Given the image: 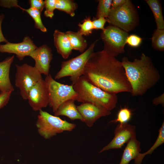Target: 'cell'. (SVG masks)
<instances>
[{
    "instance_id": "cell-1",
    "label": "cell",
    "mask_w": 164,
    "mask_h": 164,
    "mask_svg": "<svg viewBox=\"0 0 164 164\" xmlns=\"http://www.w3.org/2000/svg\"><path fill=\"white\" fill-rule=\"evenodd\" d=\"M83 76L92 84L109 93L117 94L131 91L121 62L103 50L91 55Z\"/></svg>"
},
{
    "instance_id": "cell-2",
    "label": "cell",
    "mask_w": 164,
    "mask_h": 164,
    "mask_svg": "<svg viewBox=\"0 0 164 164\" xmlns=\"http://www.w3.org/2000/svg\"><path fill=\"white\" fill-rule=\"evenodd\" d=\"M131 87L132 96L144 94L160 78V74L150 57L142 53L139 59L131 61L123 57L121 61Z\"/></svg>"
},
{
    "instance_id": "cell-3",
    "label": "cell",
    "mask_w": 164,
    "mask_h": 164,
    "mask_svg": "<svg viewBox=\"0 0 164 164\" xmlns=\"http://www.w3.org/2000/svg\"><path fill=\"white\" fill-rule=\"evenodd\" d=\"M77 94L76 101L102 106L111 111L118 102L116 94L106 92L90 83L83 75L73 85Z\"/></svg>"
},
{
    "instance_id": "cell-4",
    "label": "cell",
    "mask_w": 164,
    "mask_h": 164,
    "mask_svg": "<svg viewBox=\"0 0 164 164\" xmlns=\"http://www.w3.org/2000/svg\"><path fill=\"white\" fill-rule=\"evenodd\" d=\"M36 126L39 135L46 139L64 131H71L76 127L75 124L63 120L42 109L39 111Z\"/></svg>"
},
{
    "instance_id": "cell-5",
    "label": "cell",
    "mask_w": 164,
    "mask_h": 164,
    "mask_svg": "<svg viewBox=\"0 0 164 164\" xmlns=\"http://www.w3.org/2000/svg\"><path fill=\"white\" fill-rule=\"evenodd\" d=\"M107 19L109 25L128 32L135 28L138 21L136 10L129 0L117 8L111 9Z\"/></svg>"
},
{
    "instance_id": "cell-6",
    "label": "cell",
    "mask_w": 164,
    "mask_h": 164,
    "mask_svg": "<svg viewBox=\"0 0 164 164\" xmlns=\"http://www.w3.org/2000/svg\"><path fill=\"white\" fill-rule=\"evenodd\" d=\"M97 40L92 43L89 47L81 54L68 60L61 62V69L55 76V79L70 77L72 85L74 84L83 75L85 66L91 55Z\"/></svg>"
},
{
    "instance_id": "cell-7",
    "label": "cell",
    "mask_w": 164,
    "mask_h": 164,
    "mask_svg": "<svg viewBox=\"0 0 164 164\" xmlns=\"http://www.w3.org/2000/svg\"><path fill=\"white\" fill-rule=\"evenodd\" d=\"M44 80L49 95L48 105L52 108L54 113L65 101L70 99L76 101L77 95L72 85H68L59 83L54 79L49 74L46 76Z\"/></svg>"
},
{
    "instance_id": "cell-8",
    "label": "cell",
    "mask_w": 164,
    "mask_h": 164,
    "mask_svg": "<svg viewBox=\"0 0 164 164\" xmlns=\"http://www.w3.org/2000/svg\"><path fill=\"white\" fill-rule=\"evenodd\" d=\"M128 35V32L109 25L101 34V38L104 44L103 50L115 57L124 53Z\"/></svg>"
},
{
    "instance_id": "cell-9",
    "label": "cell",
    "mask_w": 164,
    "mask_h": 164,
    "mask_svg": "<svg viewBox=\"0 0 164 164\" xmlns=\"http://www.w3.org/2000/svg\"><path fill=\"white\" fill-rule=\"evenodd\" d=\"M15 75V85L20 90L24 100H27L29 90L42 78L41 74L34 67L26 63L21 65L17 64Z\"/></svg>"
},
{
    "instance_id": "cell-10",
    "label": "cell",
    "mask_w": 164,
    "mask_h": 164,
    "mask_svg": "<svg viewBox=\"0 0 164 164\" xmlns=\"http://www.w3.org/2000/svg\"><path fill=\"white\" fill-rule=\"evenodd\" d=\"M114 136L111 142L99 152L110 149H119L131 139L136 137V127L127 123L118 124L114 131Z\"/></svg>"
},
{
    "instance_id": "cell-11",
    "label": "cell",
    "mask_w": 164,
    "mask_h": 164,
    "mask_svg": "<svg viewBox=\"0 0 164 164\" xmlns=\"http://www.w3.org/2000/svg\"><path fill=\"white\" fill-rule=\"evenodd\" d=\"M27 100L32 110L39 111L49 104V98L45 82L43 79L38 81L29 90Z\"/></svg>"
},
{
    "instance_id": "cell-12",
    "label": "cell",
    "mask_w": 164,
    "mask_h": 164,
    "mask_svg": "<svg viewBox=\"0 0 164 164\" xmlns=\"http://www.w3.org/2000/svg\"><path fill=\"white\" fill-rule=\"evenodd\" d=\"M77 109L82 116L83 122L89 127L102 117L111 114V111L100 105L91 103H84L77 106Z\"/></svg>"
},
{
    "instance_id": "cell-13",
    "label": "cell",
    "mask_w": 164,
    "mask_h": 164,
    "mask_svg": "<svg viewBox=\"0 0 164 164\" xmlns=\"http://www.w3.org/2000/svg\"><path fill=\"white\" fill-rule=\"evenodd\" d=\"M37 47L32 39L26 36L21 42L14 43L8 42L0 45V52L15 54L19 60H22Z\"/></svg>"
},
{
    "instance_id": "cell-14",
    "label": "cell",
    "mask_w": 164,
    "mask_h": 164,
    "mask_svg": "<svg viewBox=\"0 0 164 164\" xmlns=\"http://www.w3.org/2000/svg\"><path fill=\"white\" fill-rule=\"evenodd\" d=\"M35 62L34 67L42 74H49L50 63L53 59L52 50L46 44L34 50L29 55Z\"/></svg>"
},
{
    "instance_id": "cell-15",
    "label": "cell",
    "mask_w": 164,
    "mask_h": 164,
    "mask_svg": "<svg viewBox=\"0 0 164 164\" xmlns=\"http://www.w3.org/2000/svg\"><path fill=\"white\" fill-rule=\"evenodd\" d=\"M14 58V55L7 57L0 62V92H13L14 88L9 78V72L11 65Z\"/></svg>"
},
{
    "instance_id": "cell-16",
    "label": "cell",
    "mask_w": 164,
    "mask_h": 164,
    "mask_svg": "<svg viewBox=\"0 0 164 164\" xmlns=\"http://www.w3.org/2000/svg\"><path fill=\"white\" fill-rule=\"evenodd\" d=\"M53 36L54 45L57 53L64 59H67L72 53V50L65 33L56 29Z\"/></svg>"
},
{
    "instance_id": "cell-17",
    "label": "cell",
    "mask_w": 164,
    "mask_h": 164,
    "mask_svg": "<svg viewBox=\"0 0 164 164\" xmlns=\"http://www.w3.org/2000/svg\"><path fill=\"white\" fill-rule=\"evenodd\" d=\"M75 101L74 100L70 99L62 103L54 112V115L58 117L65 116L72 120L78 119L83 122V119L74 103Z\"/></svg>"
},
{
    "instance_id": "cell-18",
    "label": "cell",
    "mask_w": 164,
    "mask_h": 164,
    "mask_svg": "<svg viewBox=\"0 0 164 164\" xmlns=\"http://www.w3.org/2000/svg\"><path fill=\"white\" fill-rule=\"evenodd\" d=\"M140 142L136 137L131 139L127 143L119 164H129L132 160L135 161L138 158L141 150Z\"/></svg>"
},
{
    "instance_id": "cell-19",
    "label": "cell",
    "mask_w": 164,
    "mask_h": 164,
    "mask_svg": "<svg viewBox=\"0 0 164 164\" xmlns=\"http://www.w3.org/2000/svg\"><path fill=\"white\" fill-rule=\"evenodd\" d=\"M65 33L68 38L72 50H78L82 53L86 50L87 43L83 36L77 32L68 31Z\"/></svg>"
},
{
    "instance_id": "cell-20",
    "label": "cell",
    "mask_w": 164,
    "mask_h": 164,
    "mask_svg": "<svg viewBox=\"0 0 164 164\" xmlns=\"http://www.w3.org/2000/svg\"><path fill=\"white\" fill-rule=\"evenodd\" d=\"M145 1L152 12L157 29H164V20L160 2L158 0H146Z\"/></svg>"
},
{
    "instance_id": "cell-21",
    "label": "cell",
    "mask_w": 164,
    "mask_h": 164,
    "mask_svg": "<svg viewBox=\"0 0 164 164\" xmlns=\"http://www.w3.org/2000/svg\"><path fill=\"white\" fill-rule=\"evenodd\" d=\"M56 9L64 12L71 17L75 15L77 9V3L72 0H56Z\"/></svg>"
},
{
    "instance_id": "cell-22",
    "label": "cell",
    "mask_w": 164,
    "mask_h": 164,
    "mask_svg": "<svg viewBox=\"0 0 164 164\" xmlns=\"http://www.w3.org/2000/svg\"><path fill=\"white\" fill-rule=\"evenodd\" d=\"M164 142V123H162V125L159 130V133L158 137L153 145L146 152L143 153H140L137 159L134 161L135 164H141L144 157L147 155L151 154L153 151L159 146Z\"/></svg>"
},
{
    "instance_id": "cell-23",
    "label": "cell",
    "mask_w": 164,
    "mask_h": 164,
    "mask_svg": "<svg viewBox=\"0 0 164 164\" xmlns=\"http://www.w3.org/2000/svg\"><path fill=\"white\" fill-rule=\"evenodd\" d=\"M152 46L156 50H164V29H157L154 32L152 38Z\"/></svg>"
},
{
    "instance_id": "cell-24",
    "label": "cell",
    "mask_w": 164,
    "mask_h": 164,
    "mask_svg": "<svg viewBox=\"0 0 164 164\" xmlns=\"http://www.w3.org/2000/svg\"><path fill=\"white\" fill-rule=\"evenodd\" d=\"M22 11L27 12L32 18L34 21L36 28L43 32L47 31V29L42 21L40 12L34 8L30 7L26 9L23 8Z\"/></svg>"
},
{
    "instance_id": "cell-25",
    "label": "cell",
    "mask_w": 164,
    "mask_h": 164,
    "mask_svg": "<svg viewBox=\"0 0 164 164\" xmlns=\"http://www.w3.org/2000/svg\"><path fill=\"white\" fill-rule=\"evenodd\" d=\"M112 0H100L97 7L95 18H107L111 9Z\"/></svg>"
},
{
    "instance_id": "cell-26",
    "label": "cell",
    "mask_w": 164,
    "mask_h": 164,
    "mask_svg": "<svg viewBox=\"0 0 164 164\" xmlns=\"http://www.w3.org/2000/svg\"><path fill=\"white\" fill-rule=\"evenodd\" d=\"M79 28L77 32L82 36H88L91 34L94 29L92 20L90 16L87 17L78 24Z\"/></svg>"
},
{
    "instance_id": "cell-27",
    "label": "cell",
    "mask_w": 164,
    "mask_h": 164,
    "mask_svg": "<svg viewBox=\"0 0 164 164\" xmlns=\"http://www.w3.org/2000/svg\"><path fill=\"white\" fill-rule=\"evenodd\" d=\"M132 115L131 110L126 107L121 108L119 111L115 119L110 122H118L120 124L127 123L131 118Z\"/></svg>"
},
{
    "instance_id": "cell-28",
    "label": "cell",
    "mask_w": 164,
    "mask_h": 164,
    "mask_svg": "<svg viewBox=\"0 0 164 164\" xmlns=\"http://www.w3.org/2000/svg\"><path fill=\"white\" fill-rule=\"evenodd\" d=\"M45 10L44 15L52 19L54 15V11L56 9V0H46L44 1Z\"/></svg>"
},
{
    "instance_id": "cell-29",
    "label": "cell",
    "mask_w": 164,
    "mask_h": 164,
    "mask_svg": "<svg viewBox=\"0 0 164 164\" xmlns=\"http://www.w3.org/2000/svg\"><path fill=\"white\" fill-rule=\"evenodd\" d=\"M142 39L135 34L128 35L127 38L126 43L133 48L138 47L141 44Z\"/></svg>"
},
{
    "instance_id": "cell-30",
    "label": "cell",
    "mask_w": 164,
    "mask_h": 164,
    "mask_svg": "<svg viewBox=\"0 0 164 164\" xmlns=\"http://www.w3.org/2000/svg\"><path fill=\"white\" fill-rule=\"evenodd\" d=\"M92 21L94 29H101L104 30L105 28L104 26L106 22H107V18L103 17H99L93 18Z\"/></svg>"
},
{
    "instance_id": "cell-31",
    "label": "cell",
    "mask_w": 164,
    "mask_h": 164,
    "mask_svg": "<svg viewBox=\"0 0 164 164\" xmlns=\"http://www.w3.org/2000/svg\"><path fill=\"white\" fill-rule=\"evenodd\" d=\"M12 92H3L0 93V109L9 102Z\"/></svg>"
},
{
    "instance_id": "cell-32",
    "label": "cell",
    "mask_w": 164,
    "mask_h": 164,
    "mask_svg": "<svg viewBox=\"0 0 164 164\" xmlns=\"http://www.w3.org/2000/svg\"><path fill=\"white\" fill-rule=\"evenodd\" d=\"M29 2L30 8H34L40 12L45 7L44 1L42 0H30Z\"/></svg>"
},
{
    "instance_id": "cell-33",
    "label": "cell",
    "mask_w": 164,
    "mask_h": 164,
    "mask_svg": "<svg viewBox=\"0 0 164 164\" xmlns=\"http://www.w3.org/2000/svg\"><path fill=\"white\" fill-rule=\"evenodd\" d=\"M17 0H0V6L5 8H10L12 7L19 8L22 10L23 8L18 5Z\"/></svg>"
},
{
    "instance_id": "cell-34",
    "label": "cell",
    "mask_w": 164,
    "mask_h": 164,
    "mask_svg": "<svg viewBox=\"0 0 164 164\" xmlns=\"http://www.w3.org/2000/svg\"><path fill=\"white\" fill-rule=\"evenodd\" d=\"M4 17L5 15L3 14H0V43L4 42L6 43L8 41L4 36L2 30V24Z\"/></svg>"
},
{
    "instance_id": "cell-35",
    "label": "cell",
    "mask_w": 164,
    "mask_h": 164,
    "mask_svg": "<svg viewBox=\"0 0 164 164\" xmlns=\"http://www.w3.org/2000/svg\"><path fill=\"white\" fill-rule=\"evenodd\" d=\"M126 0H112L111 9L117 8L123 5Z\"/></svg>"
},
{
    "instance_id": "cell-36",
    "label": "cell",
    "mask_w": 164,
    "mask_h": 164,
    "mask_svg": "<svg viewBox=\"0 0 164 164\" xmlns=\"http://www.w3.org/2000/svg\"><path fill=\"white\" fill-rule=\"evenodd\" d=\"M164 96L163 93L161 95L156 97L153 100V104L156 105L159 104H161L164 106Z\"/></svg>"
},
{
    "instance_id": "cell-37",
    "label": "cell",
    "mask_w": 164,
    "mask_h": 164,
    "mask_svg": "<svg viewBox=\"0 0 164 164\" xmlns=\"http://www.w3.org/2000/svg\"></svg>"
}]
</instances>
